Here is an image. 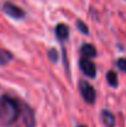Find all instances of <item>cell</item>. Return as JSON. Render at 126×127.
<instances>
[{
    "instance_id": "2",
    "label": "cell",
    "mask_w": 126,
    "mask_h": 127,
    "mask_svg": "<svg viewBox=\"0 0 126 127\" xmlns=\"http://www.w3.org/2000/svg\"><path fill=\"white\" fill-rule=\"evenodd\" d=\"M79 91L83 96V99L88 104H94L95 99H96V94L94 88L88 80H81L79 82Z\"/></svg>"
},
{
    "instance_id": "7",
    "label": "cell",
    "mask_w": 126,
    "mask_h": 127,
    "mask_svg": "<svg viewBox=\"0 0 126 127\" xmlns=\"http://www.w3.org/2000/svg\"><path fill=\"white\" fill-rule=\"evenodd\" d=\"M81 53H82V56H83L84 58H89L90 59V58H93V57L96 56V49H95V47L93 44L85 43L81 48Z\"/></svg>"
},
{
    "instance_id": "8",
    "label": "cell",
    "mask_w": 126,
    "mask_h": 127,
    "mask_svg": "<svg viewBox=\"0 0 126 127\" xmlns=\"http://www.w3.org/2000/svg\"><path fill=\"white\" fill-rule=\"evenodd\" d=\"M101 117H103L104 124L108 127H114V125H115V117H114V115H113L110 111L104 110V111L101 112Z\"/></svg>"
},
{
    "instance_id": "6",
    "label": "cell",
    "mask_w": 126,
    "mask_h": 127,
    "mask_svg": "<svg viewBox=\"0 0 126 127\" xmlns=\"http://www.w3.org/2000/svg\"><path fill=\"white\" fill-rule=\"evenodd\" d=\"M69 36V29L67 25L64 24H58L56 26V37L59 40V41H64L67 40Z\"/></svg>"
},
{
    "instance_id": "10",
    "label": "cell",
    "mask_w": 126,
    "mask_h": 127,
    "mask_svg": "<svg viewBox=\"0 0 126 127\" xmlns=\"http://www.w3.org/2000/svg\"><path fill=\"white\" fill-rule=\"evenodd\" d=\"M106 80H108V84L110 85V86H113V88H116V86L119 85L118 75H116V73L113 72V70L108 72V74H106Z\"/></svg>"
},
{
    "instance_id": "9",
    "label": "cell",
    "mask_w": 126,
    "mask_h": 127,
    "mask_svg": "<svg viewBox=\"0 0 126 127\" xmlns=\"http://www.w3.org/2000/svg\"><path fill=\"white\" fill-rule=\"evenodd\" d=\"M11 59H12V54L9 51H6V49L0 48V65L7 64Z\"/></svg>"
},
{
    "instance_id": "4",
    "label": "cell",
    "mask_w": 126,
    "mask_h": 127,
    "mask_svg": "<svg viewBox=\"0 0 126 127\" xmlns=\"http://www.w3.org/2000/svg\"><path fill=\"white\" fill-rule=\"evenodd\" d=\"M79 67H81L82 72L88 78H95V75H96V67H95V64L89 58H84L83 57L79 61Z\"/></svg>"
},
{
    "instance_id": "1",
    "label": "cell",
    "mask_w": 126,
    "mask_h": 127,
    "mask_svg": "<svg viewBox=\"0 0 126 127\" xmlns=\"http://www.w3.org/2000/svg\"><path fill=\"white\" fill-rule=\"evenodd\" d=\"M21 114V102L9 95L0 97V121L5 125L14 124Z\"/></svg>"
},
{
    "instance_id": "12",
    "label": "cell",
    "mask_w": 126,
    "mask_h": 127,
    "mask_svg": "<svg viewBox=\"0 0 126 127\" xmlns=\"http://www.w3.org/2000/svg\"><path fill=\"white\" fill-rule=\"evenodd\" d=\"M48 58H49L52 62H57V61H58V51L54 49V48L49 49V51H48Z\"/></svg>"
},
{
    "instance_id": "11",
    "label": "cell",
    "mask_w": 126,
    "mask_h": 127,
    "mask_svg": "<svg viewBox=\"0 0 126 127\" xmlns=\"http://www.w3.org/2000/svg\"><path fill=\"white\" fill-rule=\"evenodd\" d=\"M77 27H78V30L84 33V35H88L89 33V29H88V26L84 24L82 20H77Z\"/></svg>"
},
{
    "instance_id": "3",
    "label": "cell",
    "mask_w": 126,
    "mask_h": 127,
    "mask_svg": "<svg viewBox=\"0 0 126 127\" xmlns=\"http://www.w3.org/2000/svg\"><path fill=\"white\" fill-rule=\"evenodd\" d=\"M2 10H4V12L6 15H9L10 17H12L15 20H21V19L25 17V11L21 7H19L17 5H15V4H12L10 1L4 2Z\"/></svg>"
},
{
    "instance_id": "5",
    "label": "cell",
    "mask_w": 126,
    "mask_h": 127,
    "mask_svg": "<svg viewBox=\"0 0 126 127\" xmlns=\"http://www.w3.org/2000/svg\"><path fill=\"white\" fill-rule=\"evenodd\" d=\"M21 114H22V119H24L25 126L35 127V115H34V111L25 102H21Z\"/></svg>"
},
{
    "instance_id": "14",
    "label": "cell",
    "mask_w": 126,
    "mask_h": 127,
    "mask_svg": "<svg viewBox=\"0 0 126 127\" xmlns=\"http://www.w3.org/2000/svg\"><path fill=\"white\" fill-rule=\"evenodd\" d=\"M78 127H86V126H78Z\"/></svg>"
},
{
    "instance_id": "13",
    "label": "cell",
    "mask_w": 126,
    "mask_h": 127,
    "mask_svg": "<svg viewBox=\"0 0 126 127\" xmlns=\"http://www.w3.org/2000/svg\"><path fill=\"white\" fill-rule=\"evenodd\" d=\"M116 65H118L123 72L126 73V58H119V59L116 61Z\"/></svg>"
}]
</instances>
